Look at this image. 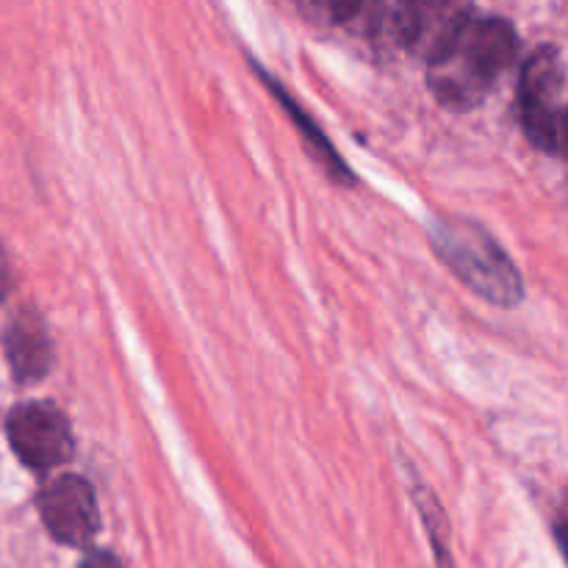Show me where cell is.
Returning <instances> with one entry per match:
<instances>
[{
    "label": "cell",
    "mask_w": 568,
    "mask_h": 568,
    "mask_svg": "<svg viewBox=\"0 0 568 568\" xmlns=\"http://www.w3.org/2000/svg\"><path fill=\"white\" fill-rule=\"evenodd\" d=\"M519 59V33L503 17L466 9L430 50L427 83L449 109H475Z\"/></svg>",
    "instance_id": "1"
},
{
    "label": "cell",
    "mask_w": 568,
    "mask_h": 568,
    "mask_svg": "<svg viewBox=\"0 0 568 568\" xmlns=\"http://www.w3.org/2000/svg\"><path fill=\"white\" fill-rule=\"evenodd\" d=\"M430 239L444 264L483 300L508 308L525 297L519 270L483 225L460 216H442L433 222Z\"/></svg>",
    "instance_id": "2"
},
{
    "label": "cell",
    "mask_w": 568,
    "mask_h": 568,
    "mask_svg": "<svg viewBox=\"0 0 568 568\" xmlns=\"http://www.w3.org/2000/svg\"><path fill=\"white\" fill-rule=\"evenodd\" d=\"M519 120L527 139L544 153H564L566 70L555 44H541L527 55L519 75Z\"/></svg>",
    "instance_id": "3"
},
{
    "label": "cell",
    "mask_w": 568,
    "mask_h": 568,
    "mask_svg": "<svg viewBox=\"0 0 568 568\" xmlns=\"http://www.w3.org/2000/svg\"><path fill=\"white\" fill-rule=\"evenodd\" d=\"M6 436L17 458L33 471L59 469L75 453L70 422L50 403H26L11 410Z\"/></svg>",
    "instance_id": "4"
},
{
    "label": "cell",
    "mask_w": 568,
    "mask_h": 568,
    "mask_svg": "<svg viewBox=\"0 0 568 568\" xmlns=\"http://www.w3.org/2000/svg\"><path fill=\"white\" fill-rule=\"evenodd\" d=\"M39 516L50 536L64 547H87L100 530L98 499L78 475H61L39 494Z\"/></svg>",
    "instance_id": "5"
},
{
    "label": "cell",
    "mask_w": 568,
    "mask_h": 568,
    "mask_svg": "<svg viewBox=\"0 0 568 568\" xmlns=\"http://www.w3.org/2000/svg\"><path fill=\"white\" fill-rule=\"evenodd\" d=\"M6 361L17 381L22 383L42 381L48 375L50 364H53V349H50V338L42 322L31 311L17 316L6 331Z\"/></svg>",
    "instance_id": "6"
},
{
    "label": "cell",
    "mask_w": 568,
    "mask_h": 568,
    "mask_svg": "<svg viewBox=\"0 0 568 568\" xmlns=\"http://www.w3.org/2000/svg\"><path fill=\"white\" fill-rule=\"evenodd\" d=\"M255 72H261V75L266 78V83H270L272 94H275V98L281 100L283 105H286V109H288V116H292V120H294V125H297L300 131H303L305 142H308V148L314 150V153H316V159L322 161V166H325V170L331 172V175L336 178V181H347V183L353 181V178H349V166L344 164L342 159H338L336 148H333V144L327 142V136H325V133L320 131V128L314 125V120H311V116L305 114V111L300 109V105L294 103L292 98H288V94H286V89H283V87H277V83L272 81V78L266 75V72L261 70V67H255Z\"/></svg>",
    "instance_id": "7"
},
{
    "label": "cell",
    "mask_w": 568,
    "mask_h": 568,
    "mask_svg": "<svg viewBox=\"0 0 568 568\" xmlns=\"http://www.w3.org/2000/svg\"><path fill=\"white\" fill-rule=\"evenodd\" d=\"M416 505L422 508V516H425V525L430 530V541H433V552H436L438 568H453L449 564V549H447V525H444V514H442V505L438 499L433 497L430 491H425V486L416 488Z\"/></svg>",
    "instance_id": "8"
},
{
    "label": "cell",
    "mask_w": 568,
    "mask_h": 568,
    "mask_svg": "<svg viewBox=\"0 0 568 568\" xmlns=\"http://www.w3.org/2000/svg\"><path fill=\"white\" fill-rule=\"evenodd\" d=\"M78 568H122V564L111 552H92L83 558V564Z\"/></svg>",
    "instance_id": "9"
},
{
    "label": "cell",
    "mask_w": 568,
    "mask_h": 568,
    "mask_svg": "<svg viewBox=\"0 0 568 568\" xmlns=\"http://www.w3.org/2000/svg\"><path fill=\"white\" fill-rule=\"evenodd\" d=\"M9 286H11V277H9V266H6V258L3 253H0V300L9 294Z\"/></svg>",
    "instance_id": "10"
}]
</instances>
